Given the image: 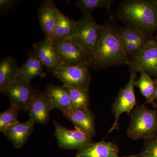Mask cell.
I'll list each match as a JSON object with an SVG mask.
<instances>
[{
	"label": "cell",
	"instance_id": "ac0fdd59",
	"mask_svg": "<svg viewBox=\"0 0 157 157\" xmlns=\"http://www.w3.org/2000/svg\"><path fill=\"white\" fill-rule=\"evenodd\" d=\"M44 66L33 50L29 52L24 63L18 67L17 78L25 79L31 83L32 80L36 76L44 78L46 76V73L43 70Z\"/></svg>",
	"mask_w": 157,
	"mask_h": 157
},
{
	"label": "cell",
	"instance_id": "f1b7e54d",
	"mask_svg": "<svg viewBox=\"0 0 157 157\" xmlns=\"http://www.w3.org/2000/svg\"><path fill=\"white\" fill-rule=\"evenodd\" d=\"M155 40H157V36L156 37V38H155Z\"/></svg>",
	"mask_w": 157,
	"mask_h": 157
},
{
	"label": "cell",
	"instance_id": "4316f807",
	"mask_svg": "<svg viewBox=\"0 0 157 157\" xmlns=\"http://www.w3.org/2000/svg\"><path fill=\"white\" fill-rule=\"evenodd\" d=\"M19 1L15 0H0L1 12H6L12 9Z\"/></svg>",
	"mask_w": 157,
	"mask_h": 157
},
{
	"label": "cell",
	"instance_id": "6da1fadb",
	"mask_svg": "<svg viewBox=\"0 0 157 157\" xmlns=\"http://www.w3.org/2000/svg\"><path fill=\"white\" fill-rule=\"evenodd\" d=\"M91 68L98 71L108 67L128 65L127 55L118 34L117 27L110 23L100 25L94 47L91 52Z\"/></svg>",
	"mask_w": 157,
	"mask_h": 157
},
{
	"label": "cell",
	"instance_id": "5bb4252c",
	"mask_svg": "<svg viewBox=\"0 0 157 157\" xmlns=\"http://www.w3.org/2000/svg\"><path fill=\"white\" fill-rule=\"evenodd\" d=\"M33 50L49 73H53L61 63L52 40L45 38L34 43Z\"/></svg>",
	"mask_w": 157,
	"mask_h": 157
},
{
	"label": "cell",
	"instance_id": "e0dca14e",
	"mask_svg": "<svg viewBox=\"0 0 157 157\" xmlns=\"http://www.w3.org/2000/svg\"><path fill=\"white\" fill-rule=\"evenodd\" d=\"M45 92L50 98L52 109H59L63 113L71 109V101L69 87L63 86L48 84L45 86Z\"/></svg>",
	"mask_w": 157,
	"mask_h": 157
},
{
	"label": "cell",
	"instance_id": "5b68a950",
	"mask_svg": "<svg viewBox=\"0 0 157 157\" xmlns=\"http://www.w3.org/2000/svg\"><path fill=\"white\" fill-rule=\"evenodd\" d=\"M69 87L89 90L91 82L89 68L61 63L52 73Z\"/></svg>",
	"mask_w": 157,
	"mask_h": 157
},
{
	"label": "cell",
	"instance_id": "2e32d148",
	"mask_svg": "<svg viewBox=\"0 0 157 157\" xmlns=\"http://www.w3.org/2000/svg\"><path fill=\"white\" fill-rule=\"evenodd\" d=\"M35 124L30 119L25 122H18L8 127L3 133L14 147L20 149L25 144L33 133Z\"/></svg>",
	"mask_w": 157,
	"mask_h": 157
},
{
	"label": "cell",
	"instance_id": "9c48e42d",
	"mask_svg": "<svg viewBox=\"0 0 157 157\" xmlns=\"http://www.w3.org/2000/svg\"><path fill=\"white\" fill-rule=\"evenodd\" d=\"M77 22L76 33L70 39L91 53L98 39L100 25L91 14L84 16Z\"/></svg>",
	"mask_w": 157,
	"mask_h": 157
},
{
	"label": "cell",
	"instance_id": "30bf717a",
	"mask_svg": "<svg viewBox=\"0 0 157 157\" xmlns=\"http://www.w3.org/2000/svg\"><path fill=\"white\" fill-rule=\"evenodd\" d=\"M34 90L31 83L25 79L17 78L9 85L3 94L9 98L11 105L21 111H26L28 110Z\"/></svg>",
	"mask_w": 157,
	"mask_h": 157
},
{
	"label": "cell",
	"instance_id": "83f0119b",
	"mask_svg": "<svg viewBox=\"0 0 157 157\" xmlns=\"http://www.w3.org/2000/svg\"><path fill=\"white\" fill-rule=\"evenodd\" d=\"M155 82L156 85L155 93V101H157V82L155 81Z\"/></svg>",
	"mask_w": 157,
	"mask_h": 157
},
{
	"label": "cell",
	"instance_id": "603a6c76",
	"mask_svg": "<svg viewBox=\"0 0 157 157\" xmlns=\"http://www.w3.org/2000/svg\"><path fill=\"white\" fill-rule=\"evenodd\" d=\"M69 89L72 109H89L90 95L89 90L72 87H69Z\"/></svg>",
	"mask_w": 157,
	"mask_h": 157
},
{
	"label": "cell",
	"instance_id": "8fae6325",
	"mask_svg": "<svg viewBox=\"0 0 157 157\" xmlns=\"http://www.w3.org/2000/svg\"><path fill=\"white\" fill-rule=\"evenodd\" d=\"M52 109V103L45 92L35 90L28 107L30 119L35 123L46 124Z\"/></svg>",
	"mask_w": 157,
	"mask_h": 157
},
{
	"label": "cell",
	"instance_id": "44dd1931",
	"mask_svg": "<svg viewBox=\"0 0 157 157\" xmlns=\"http://www.w3.org/2000/svg\"><path fill=\"white\" fill-rule=\"evenodd\" d=\"M118 34L121 42H135L146 45L151 40L148 34L140 29L128 25L117 27Z\"/></svg>",
	"mask_w": 157,
	"mask_h": 157
},
{
	"label": "cell",
	"instance_id": "ba28073f",
	"mask_svg": "<svg viewBox=\"0 0 157 157\" xmlns=\"http://www.w3.org/2000/svg\"><path fill=\"white\" fill-rule=\"evenodd\" d=\"M130 72L144 71L157 79V41L151 39L137 56L130 60Z\"/></svg>",
	"mask_w": 157,
	"mask_h": 157
},
{
	"label": "cell",
	"instance_id": "f546056e",
	"mask_svg": "<svg viewBox=\"0 0 157 157\" xmlns=\"http://www.w3.org/2000/svg\"><path fill=\"white\" fill-rule=\"evenodd\" d=\"M155 81L157 82V79H155Z\"/></svg>",
	"mask_w": 157,
	"mask_h": 157
},
{
	"label": "cell",
	"instance_id": "277c9868",
	"mask_svg": "<svg viewBox=\"0 0 157 157\" xmlns=\"http://www.w3.org/2000/svg\"><path fill=\"white\" fill-rule=\"evenodd\" d=\"M53 43L62 63L89 68L91 67V53L75 44L71 39H56Z\"/></svg>",
	"mask_w": 157,
	"mask_h": 157
},
{
	"label": "cell",
	"instance_id": "9a60e30c",
	"mask_svg": "<svg viewBox=\"0 0 157 157\" xmlns=\"http://www.w3.org/2000/svg\"><path fill=\"white\" fill-rule=\"evenodd\" d=\"M119 148L117 144L102 140L92 143L79 150L75 157H120Z\"/></svg>",
	"mask_w": 157,
	"mask_h": 157
},
{
	"label": "cell",
	"instance_id": "d6986e66",
	"mask_svg": "<svg viewBox=\"0 0 157 157\" xmlns=\"http://www.w3.org/2000/svg\"><path fill=\"white\" fill-rule=\"evenodd\" d=\"M18 67L17 62L12 57L9 56L0 61V91L4 93L11 82L17 79Z\"/></svg>",
	"mask_w": 157,
	"mask_h": 157
},
{
	"label": "cell",
	"instance_id": "ffe728a7",
	"mask_svg": "<svg viewBox=\"0 0 157 157\" xmlns=\"http://www.w3.org/2000/svg\"><path fill=\"white\" fill-rule=\"evenodd\" d=\"M77 26V21L59 11L54 29L53 41L71 39L76 33Z\"/></svg>",
	"mask_w": 157,
	"mask_h": 157
},
{
	"label": "cell",
	"instance_id": "52a82bcc",
	"mask_svg": "<svg viewBox=\"0 0 157 157\" xmlns=\"http://www.w3.org/2000/svg\"><path fill=\"white\" fill-rule=\"evenodd\" d=\"M55 127L54 135L60 148L67 150H79L92 143V137L75 127L70 130L54 121Z\"/></svg>",
	"mask_w": 157,
	"mask_h": 157
},
{
	"label": "cell",
	"instance_id": "8992f818",
	"mask_svg": "<svg viewBox=\"0 0 157 157\" xmlns=\"http://www.w3.org/2000/svg\"><path fill=\"white\" fill-rule=\"evenodd\" d=\"M136 74L131 72V76L128 82L123 88L121 89L118 93L115 101L113 104L112 112L115 117V121L108 134L113 130L118 128L120 117L124 113L130 115L136 105L134 86L136 81Z\"/></svg>",
	"mask_w": 157,
	"mask_h": 157
},
{
	"label": "cell",
	"instance_id": "cb8c5ba5",
	"mask_svg": "<svg viewBox=\"0 0 157 157\" xmlns=\"http://www.w3.org/2000/svg\"><path fill=\"white\" fill-rule=\"evenodd\" d=\"M113 0H77L76 6L84 16L91 15L92 11L100 8L109 9Z\"/></svg>",
	"mask_w": 157,
	"mask_h": 157
},
{
	"label": "cell",
	"instance_id": "484cf974",
	"mask_svg": "<svg viewBox=\"0 0 157 157\" xmlns=\"http://www.w3.org/2000/svg\"><path fill=\"white\" fill-rule=\"evenodd\" d=\"M137 156L157 157V133L153 137L144 140L142 150Z\"/></svg>",
	"mask_w": 157,
	"mask_h": 157
},
{
	"label": "cell",
	"instance_id": "7c38bea8",
	"mask_svg": "<svg viewBox=\"0 0 157 157\" xmlns=\"http://www.w3.org/2000/svg\"><path fill=\"white\" fill-rule=\"evenodd\" d=\"M82 132L92 137L96 135L95 117L90 109H70L63 113Z\"/></svg>",
	"mask_w": 157,
	"mask_h": 157
},
{
	"label": "cell",
	"instance_id": "4fadbf2b",
	"mask_svg": "<svg viewBox=\"0 0 157 157\" xmlns=\"http://www.w3.org/2000/svg\"><path fill=\"white\" fill-rule=\"evenodd\" d=\"M52 0H45L38 9V18L45 38L53 41L54 29L59 12Z\"/></svg>",
	"mask_w": 157,
	"mask_h": 157
},
{
	"label": "cell",
	"instance_id": "7a4b0ae2",
	"mask_svg": "<svg viewBox=\"0 0 157 157\" xmlns=\"http://www.w3.org/2000/svg\"><path fill=\"white\" fill-rule=\"evenodd\" d=\"M120 19L147 33L157 29V0H130L124 2L118 11Z\"/></svg>",
	"mask_w": 157,
	"mask_h": 157
},
{
	"label": "cell",
	"instance_id": "3957f363",
	"mask_svg": "<svg viewBox=\"0 0 157 157\" xmlns=\"http://www.w3.org/2000/svg\"><path fill=\"white\" fill-rule=\"evenodd\" d=\"M131 121L127 136L133 140H146L157 133V110L147 108L144 104L135 107L130 114Z\"/></svg>",
	"mask_w": 157,
	"mask_h": 157
},
{
	"label": "cell",
	"instance_id": "7402d4cb",
	"mask_svg": "<svg viewBox=\"0 0 157 157\" xmlns=\"http://www.w3.org/2000/svg\"><path fill=\"white\" fill-rule=\"evenodd\" d=\"M139 72L140 77L135 81V86L139 89L146 99L145 103L154 105L156 89L155 79H152L151 76L145 71L142 70Z\"/></svg>",
	"mask_w": 157,
	"mask_h": 157
},
{
	"label": "cell",
	"instance_id": "d4e9b609",
	"mask_svg": "<svg viewBox=\"0 0 157 157\" xmlns=\"http://www.w3.org/2000/svg\"><path fill=\"white\" fill-rule=\"evenodd\" d=\"M20 109L11 105L9 109L0 114V132H3L8 127L19 122L18 117Z\"/></svg>",
	"mask_w": 157,
	"mask_h": 157
}]
</instances>
